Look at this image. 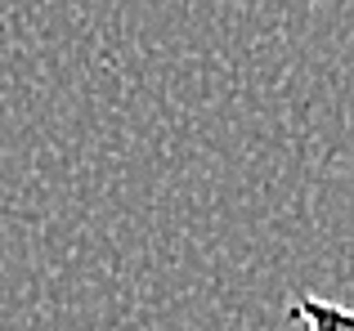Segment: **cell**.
Instances as JSON below:
<instances>
[{
  "label": "cell",
  "instance_id": "cell-1",
  "mask_svg": "<svg viewBox=\"0 0 354 331\" xmlns=\"http://www.w3.org/2000/svg\"><path fill=\"white\" fill-rule=\"evenodd\" d=\"M292 318L305 323L310 331H354V309L337 305V300H323V296H296Z\"/></svg>",
  "mask_w": 354,
  "mask_h": 331
}]
</instances>
